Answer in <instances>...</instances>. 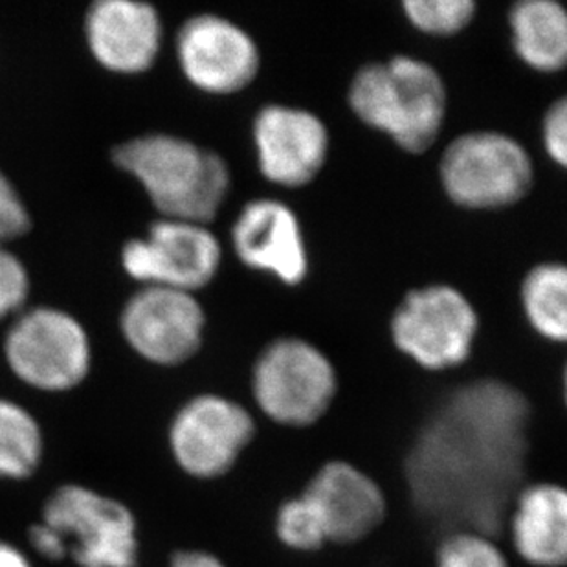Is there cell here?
Returning <instances> with one entry per match:
<instances>
[{
	"instance_id": "16",
	"label": "cell",
	"mask_w": 567,
	"mask_h": 567,
	"mask_svg": "<svg viewBox=\"0 0 567 567\" xmlns=\"http://www.w3.org/2000/svg\"><path fill=\"white\" fill-rule=\"evenodd\" d=\"M86 39L105 69L136 74L155 63L161 50V17L136 0H100L86 16Z\"/></svg>"
},
{
	"instance_id": "17",
	"label": "cell",
	"mask_w": 567,
	"mask_h": 567,
	"mask_svg": "<svg viewBox=\"0 0 567 567\" xmlns=\"http://www.w3.org/2000/svg\"><path fill=\"white\" fill-rule=\"evenodd\" d=\"M514 551L533 567L567 566V487L533 483L522 487L508 514Z\"/></svg>"
},
{
	"instance_id": "28",
	"label": "cell",
	"mask_w": 567,
	"mask_h": 567,
	"mask_svg": "<svg viewBox=\"0 0 567 567\" xmlns=\"http://www.w3.org/2000/svg\"><path fill=\"white\" fill-rule=\"evenodd\" d=\"M167 567H226L214 553L203 551V549H183V551L173 553Z\"/></svg>"
},
{
	"instance_id": "5",
	"label": "cell",
	"mask_w": 567,
	"mask_h": 567,
	"mask_svg": "<svg viewBox=\"0 0 567 567\" xmlns=\"http://www.w3.org/2000/svg\"><path fill=\"white\" fill-rule=\"evenodd\" d=\"M252 393L257 408L272 423L307 429L337 399V368L306 338H278L262 349L254 365Z\"/></svg>"
},
{
	"instance_id": "14",
	"label": "cell",
	"mask_w": 567,
	"mask_h": 567,
	"mask_svg": "<svg viewBox=\"0 0 567 567\" xmlns=\"http://www.w3.org/2000/svg\"><path fill=\"white\" fill-rule=\"evenodd\" d=\"M237 257L247 267L267 272L287 287L309 276V250L300 219L278 198H257L245 204L231 228Z\"/></svg>"
},
{
	"instance_id": "11",
	"label": "cell",
	"mask_w": 567,
	"mask_h": 567,
	"mask_svg": "<svg viewBox=\"0 0 567 567\" xmlns=\"http://www.w3.org/2000/svg\"><path fill=\"white\" fill-rule=\"evenodd\" d=\"M257 164L268 183L303 188L326 167L331 136L323 120L309 109L267 105L254 120Z\"/></svg>"
},
{
	"instance_id": "27",
	"label": "cell",
	"mask_w": 567,
	"mask_h": 567,
	"mask_svg": "<svg viewBox=\"0 0 567 567\" xmlns=\"http://www.w3.org/2000/svg\"><path fill=\"white\" fill-rule=\"evenodd\" d=\"M28 542L33 551L49 563H63L69 558V549L60 533L44 522H38L28 529Z\"/></svg>"
},
{
	"instance_id": "20",
	"label": "cell",
	"mask_w": 567,
	"mask_h": 567,
	"mask_svg": "<svg viewBox=\"0 0 567 567\" xmlns=\"http://www.w3.org/2000/svg\"><path fill=\"white\" fill-rule=\"evenodd\" d=\"M43 457L38 419L21 404L0 399V482H24L43 465Z\"/></svg>"
},
{
	"instance_id": "13",
	"label": "cell",
	"mask_w": 567,
	"mask_h": 567,
	"mask_svg": "<svg viewBox=\"0 0 567 567\" xmlns=\"http://www.w3.org/2000/svg\"><path fill=\"white\" fill-rule=\"evenodd\" d=\"M178 61L193 85L212 94L247 89L261 64L256 41L219 16L193 17L181 28Z\"/></svg>"
},
{
	"instance_id": "29",
	"label": "cell",
	"mask_w": 567,
	"mask_h": 567,
	"mask_svg": "<svg viewBox=\"0 0 567 567\" xmlns=\"http://www.w3.org/2000/svg\"><path fill=\"white\" fill-rule=\"evenodd\" d=\"M0 567H33V564L21 547L0 540Z\"/></svg>"
},
{
	"instance_id": "25",
	"label": "cell",
	"mask_w": 567,
	"mask_h": 567,
	"mask_svg": "<svg viewBox=\"0 0 567 567\" xmlns=\"http://www.w3.org/2000/svg\"><path fill=\"white\" fill-rule=\"evenodd\" d=\"M542 144L547 156L567 172V94L555 100L544 114Z\"/></svg>"
},
{
	"instance_id": "6",
	"label": "cell",
	"mask_w": 567,
	"mask_h": 567,
	"mask_svg": "<svg viewBox=\"0 0 567 567\" xmlns=\"http://www.w3.org/2000/svg\"><path fill=\"white\" fill-rule=\"evenodd\" d=\"M391 340L404 357L429 371L465 364L480 332L476 307L452 285L410 290L390 321Z\"/></svg>"
},
{
	"instance_id": "22",
	"label": "cell",
	"mask_w": 567,
	"mask_h": 567,
	"mask_svg": "<svg viewBox=\"0 0 567 567\" xmlns=\"http://www.w3.org/2000/svg\"><path fill=\"white\" fill-rule=\"evenodd\" d=\"M402 10L417 32L452 38L471 27L477 4L474 0H404Z\"/></svg>"
},
{
	"instance_id": "18",
	"label": "cell",
	"mask_w": 567,
	"mask_h": 567,
	"mask_svg": "<svg viewBox=\"0 0 567 567\" xmlns=\"http://www.w3.org/2000/svg\"><path fill=\"white\" fill-rule=\"evenodd\" d=\"M513 49L542 74L567 69V10L557 0H519L508 10Z\"/></svg>"
},
{
	"instance_id": "4",
	"label": "cell",
	"mask_w": 567,
	"mask_h": 567,
	"mask_svg": "<svg viewBox=\"0 0 567 567\" xmlns=\"http://www.w3.org/2000/svg\"><path fill=\"white\" fill-rule=\"evenodd\" d=\"M444 195L460 208L496 212L522 203L535 184V164L518 140L499 131L460 134L440 162Z\"/></svg>"
},
{
	"instance_id": "7",
	"label": "cell",
	"mask_w": 567,
	"mask_h": 567,
	"mask_svg": "<svg viewBox=\"0 0 567 567\" xmlns=\"http://www.w3.org/2000/svg\"><path fill=\"white\" fill-rule=\"evenodd\" d=\"M41 522L60 533L78 567H138V522L113 496L64 483L44 502Z\"/></svg>"
},
{
	"instance_id": "19",
	"label": "cell",
	"mask_w": 567,
	"mask_h": 567,
	"mask_svg": "<svg viewBox=\"0 0 567 567\" xmlns=\"http://www.w3.org/2000/svg\"><path fill=\"white\" fill-rule=\"evenodd\" d=\"M525 320L538 337L567 343V262H538L519 287Z\"/></svg>"
},
{
	"instance_id": "21",
	"label": "cell",
	"mask_w": 567,
	"mask_h": 567,
	"mask_svg": "<svg viewBox=\"0 0 567 567\" xmlns=\"http://www.w3.org/2000/svg\"><path fill=\"white\" fill-rule=\"evenodd\" d=\"M274 527L278 540L292 551H320L329 544L323 519L311 498L303 493L279 505Z\"/></svg>"
},
{
	"instance_id": "15",
	"label": "cell",
	"mask_w": 567,
	"mask_h": 567,
	"mask_svg": "<svg viewBox=\"0 0 567 567\" xmlns=\"http://www.w3.org/2000/svg\"><path fill=\"white\" fill-rule=\"evenodd\" d=\"M311 498L326 525L329 544H354L379 529L388 513L379 483L348 461H329L307 483Z\"/></svg>"
},
{
	"instance_id": "9",
	"label": "cell",
	"mask_w": 567,
	"mask_h": 567,
	"mask_svg": "<svg viewBox=\"0 0 567 567\" xmlns=\"http://www.w3.org/2000/svg\"><path fill=\"white\" fill-rule=\"evenodd\" d=\"M256 421L239 402L223 395H197L169 426L167 443L175 465L193 480H219L234 471L252 443Z\"/></svg>"
},
{
	"instance_id": "30",
	"label": "cell",
	"mask_w": 567,
	"mask_h": 567,
	"mask_svg": "<svg viewBox=\"0 0 567 567\" xmlns=\"http://www.w3.org/2000/svg\"><path fill=\"white\" fill-rule=\"evenodd\" d=\"M563 395H564V402H566V408H567V364H566V368H564Z\"/></svg>"
},
{
	"instance_id": "26",
	"label": "cell",
	"mask_w": 567,
	"mask_h": 567,
	"mask_svg": "<svg viewBox=\"0 0 567 567\" xmlns=\"http://www.w3.org/2000/svg\"><path fill=\"white\" fill-rule=\"evenodd\" d=\"M28 228L30 215L16 188L4 177V173L0 172V243L21 237L27 234Z\"/></svg>"
},
{
	"instance_id": "1",
	"label": "cell",
	"mask_w": 567,
	"mask_h": 567,
	"mask_svg": "<svg viewBox=\"0 0 567 567\" xmlns=\"http://www.w3.org/2000/svg\"><path fill=\"white\" fill-rule=\"evenodd\" d=\"M529 419L524 393L502 380L455 390L408 455V483L419 508L457 530H498L522 491Z\"/></svg>"
},
{
	"instance_id": "24",
	"label": "cell",
	"mask_w": 567,
	"mask_h": 567,
	"mask_svg": "<svg viewBox=\"0 0 567 567\" xmlns=\"http://www.w3.org/2000/svg\"><path fill=\"white\" fill-rule=\"evenodd\" d=\"M27 268L13 254L0 248V320L16 312L28 296Z\"/></svg>"
},
{
	"instance_id": "8",
	"label": "cell",
	"mask_w": 567,
	"mask_h": 567,
	"mask_svg": "<svg viewBox=\"0 0 567 567\" xmlns=\"http://www.w3.org/2000/svg\"><path fill=\"white\" fill-rule=\"evenodd\" d=\"M10 370L35 390H74L91 370V343L72 316L39 307L19 318L4 343Z\"/></svg>"
},
{
	"instance_id": "3",
	"label": "cell",
	"mask_w": 567,
	"mask_h": 567,
	"mask_svg": "<svg viewBox=\"0 0 567 567\" xmlns=\"http://www.w3.org/2000/svg\"><path fill=\"white\" fill-rule=\"evenodd\" d=\"M114 162L133 175L166 219L204 225L230 189V169L214 151L188 140L151 134L114 151Z\"/></svg>"
},
{
	"instance_id": "2",
	"label": "cell",
	"mask_w": 567,
	"mask_h": 567,
	"mask_svg": "<svg viewBox=\"0 0 567 567\" xmlns=\"http://www.w3.org/2000/svg\"><path fill=\"white\" fill-rule=\"evenodd\" d=\"M354 116L412 155H423L443 131L449 92L440 70L413 55H393L357 70L349 83Z\"/></svg>"
},
{
	"instance_id": "10",
	"label": "cell",
	"mask_w": 567,
	"mask_h": 567,
	"mask_svg": "<svg viewBox=\"0 0 567 567\" xmlns=\"http://www.w3.org/2000/svg\"><path fill=\"white\" fill-rule=\"evenodd\" d=\"M220 245L197 223L164 219L151 226L145 239L127 243L122 261L128 276L147 287L200 289L220 267Z\"/></svg>"
},
{
	"instance_id": "12",
	"label": "cell",
	"mask_w": 567,
	"mask_h": 567,
	"mask_svg": "<svg viewBox=\"0 0 567 567\" xmlns=\"http://www.w3.org/2000/svg\"><path fill=\"white\" fill-rule=\"evenodd\" d=\"M203 307L186 290L145 287L131 298L122 329L128 346L153 364L177 365L203 343Z\"/></svg>"
},
{
	"instance_id": "23",
	"label": "cell",
	"mask_w": 567,
	"mask_h": 567,
	"mask_svg": "<svg viewBox=\"0 0 567 567\" xmlns=\"http://www.w3.org/2000/svg\"><path fill=\"white\" fill-rule=\"evenodd\" d=\"M435 567H508V560L491 535L463 529L441 544Z\"/></svg>"
}]
</instances>
